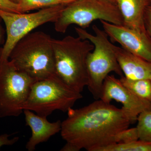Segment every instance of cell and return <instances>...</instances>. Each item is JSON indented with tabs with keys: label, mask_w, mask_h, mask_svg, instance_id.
<instances>
[{
	"label": "cell",
	"mask_w": 151,
	"mask_h": 151,
	"mask_svg": "<svg viewBox=\"0 0 151 151\" xmlns=\"http://www.w3.org/2000/svg\"><path fill=\"white\" fill-rule=\"evenodd\" d=\"M67 113L60 134L78 151H94L114 143L117 133L137 121L123 107L117 108L100 99L83 108H71Z\"/></svg>",
	"instance_id": "1"
},
{
	"label": "cell",
	"mask_w": 151,
	"mask_h": 151,
	"mask_svg": "<svg viewBox=\"0 0 151 151\" xmlns=\"http://www.w3.org/2000/svg\"><path fill=\"white\" fill-rule=\"evenodd\" d=\"M52 38L43 32L29 33L14 47L9 60L35 81L55 75Z\"/></svg>",
	"instance_id": "2"
},
{
	"label": "cell",
	"mask_w": 151,
	"mask_h": 151,
	"mask_svg": "<svg viewBox=\"0 0 151 151\" xmlns=\"http://www.w3.org/2000/svg\"><path fill=\"white\" fill-rule=\"evenodd\" d=\"M55 75L71 88L80 92L88 84L86 59L94 45L87 40L68 35L52 40Z\"/></svg>",
	"instance_id": "3"
},
{
	"label": "cell",
	"mask_w": 151,
	"mask_h": 151,
	"mask_svg": "<svg viewBox=\"0 0 151 151\" xmlns=\"http://www.w3.org/2000/svg\"><path fill=\"white\" fill-rule=\"evenodd\" d=\"M94 34L89 33L84 29L75 27L78 37L87 40L94 45L86 59L89 90L96 100L100 98L103 82L111 72H115L121 77L124 76L116 58L114 45L104 30L94 25Z\"/></svg>",
	"instance_id": "4"
},
{
	"label": "cell",
	"mask_w": 151,
	"mask_h": 151,
	"mask_svg": "<svg viewBox=\"0 0 151 151\" xmlns=\"http://www.w3.org/2000/svg\"><path fill=\"white\" fill-rule=\"evenodd\" d=\"M82 98L81 93L71 88L55 75L33 83L23 109L47 117L56 110L67 112Z\"/></svg>",
	"instance_id": "5"
},
{
	"label": "cell",
	"mask_w": 151,
	"mask_h": 151,
	"mask_svg": "<svg viewBox=\"0 0 151 151\" xmlns=\"http://www.w3.org/2000/svg\"><path fill=\"white\" fill-rule=\"evenodd\" d=\"M99 20L123 25V19L116 4L105 0H75L64 7L54 22L57 32L65 33L72 24L81 28Z\"/></svg>",
	"instance_id": "6"
},
{
	"label": "cell",
	"mask_w": 151,
	"mask_h": 151,
	"mask_svg": "<svg viewBox=\"0 0 151 151\" xmlns=\"http://www.w3.org/2000/svg\"><path fill=\"white\" fill-rule=\"evenodd\" d=\"M66 5H58L41 9L32 13H16L0 9V17L5 25L6 39L0 50V64L9 60L17 43L36 28L54 22Z\"/></svg>",
	"instance_id": "7"
},
{
	"label": "cell",
	"mask_w": 151,
	"mask_h": 151,
	"mask_svg": "<svg viewBox=\"0 0 151 151\" xmlns=\"http://www.w3.org/2000/svg\"><path fill=\"white\" fill-rule=\"evenodd\" d=\"M36 81L17 70L10 60L0 64V118L17 117Z\"/></svg>",
	"instance_id": "8"
},
{
	"label": "cell",
	"mask_w": 151,
	"mask_h": 151,
	"mask_svg": "<svg viewBox=\"0 0 151 151\" xmlns=\"http://www.w3.org/2000/svg\"><path fill=\"white\" fill-rule=\"evenodd\" d=\"M100 21L112 42L121 45L130 53L151 62V37L147 32H140L123 25Z\"/></svg>",
	"instance_id": "9"
},
{
	"label": "cell",
	"mask_w": 151,
	"mask_h": 151,
	"mask_svg": "<svg viewBox=\"0 0 151 151\" xmlns=\"http://www.w3.org/2000/svg\"><path fill=\"white\" fill-rule=\"evenodd\" d=\"M100 99L107 103L113 100L121 103L122 107L137 119L143 111L151 109V102L136 96L113 75H108L104 80Z\"/></svg>",
	"instance_id": "10"
},
{
	"label": "cell",
	"mask_w": 151,
	"mask_h": 151,
	"mask_svg": "<svg viewBox=\"0 0 151 151\" xmlns=\"http://www.w3.org/2000/svg\"><path fill=\"white\" fill-rule=\"evenodd\" d=\"M23 113L26 125L30 128L32 132L26 145L28 151H34L38 145L46 142L61 131L62 122L60 120L50 122L47 119V117L39 116L27 109L24 110Z\"/></svg>",
	"instance_id": "11"
},
{
	"label": "cell",
	"mask_w": 151,
	"mask_h": 151,
	"mask_svg": "<svg viewBox=\"0 0 151 151\" xmlns=\"http://www.w3.org/2000/svg\"><path fill=\"white\" fill-rule=\"evenodd\" d=\"M117 60L123 74L131 79L151 80V62L114 45Z\"/></svg>",
	"instance_id": "12"
},
{
	"label": "cell",
	"mask_w": 151,
	"mask_h": 151,
	"mask_svg": "<svg viewBox=\"0 0 151 151\" xmlns=\"http://www.w3.org/2000/svg\"><path fill=\"white\" fill-rule=\"evenodd\" d=\"M116 4L122 15L123 25L140 32H147L144 17L149 0H116Z\"/></svg>",
	"instance_id": "13"
},
{
	"label": "cell",
	"mask_w": 151,
	"mask_h": 151,
	"mask_svg": "<svg viewBox=\"0 0 151 151\" xmlns=\"http://www.w3.org/2000/svg\"><path fill=\"white\" fill-rule=\"evenodd\" d=\"M124 86L136 96L151 102V80L131 79L123 76L120 78Z\"/></svg>",
	"instance_id": "14"
},
{
	"label": "cell",
	"mask_w": 151,
	"mask_h": 151,
	"mask_svg": "<svg viewBox=\"0 0 151 151\" xmlns=\"http://www.w3.org/2000/svg\"><path fill=\"white\" fill-rule=\"evenodd\" d=\"M94 151H151V142L139 139L129 143H113Z\"/></svg>",
	"instance_id": "15"
},
{
	"label": "cell",
	"mask_w": 151,
	"mask_h": 151,
	"mask_svg": "<svg viewBox=\"0 0 151 151\" xmlns=\"http://www.w3.org/2000/svg\"><path fill=\"white\" fill-rule=\"evenodd\" d=\"M75 0H19L18 5L21 13L40 9L58 5H66Z\"/></svg>",
	"instance_id": "16"
},
{
	"label": "cell",
	"mask_w": 151,
	"mask_h": 151,
	"mask_svg": "<svg viewBox=\"0 0 151 151\" xmlns=\"http://www.w3.org/2000/svg\"><path fill=\"white\" fill-rule=\"evenodd\" d=\"M139 139L151 142V109L143 111L137 119Z\"/></svg>",
	"instance_id": "17"
},
{
	"label": "cell",
	"mask_w": 151,
	"mask_h": 151,
	"mask_svg": "<svg viewBox=\"0 0 151 151\" xmlns=\"http://www.w3.org/2000/svg\"><path fill=\"white\" fill-rule=\"evenodd\" d=\"M139 139L137 128H128L122 130L116 134L114 137V143H129Z\"/></svg>",
	"instance_id": "18"
},
{
	"label": "cell",
	"mask_w": 151,
	"mask_h": 151,
	"mask_svg": "<svg viewBox=\"0 0 151 151\" xmlns=\"http://www.w3.org/2000/svg\"><path fill=\"white\" fill-rule=\"evenodd\" d=\"M0 9L12 12L21 13L18 4L13 2L9 0H0Z\"/></svg>",
	"instance_id": "19"
},
{
	"label": "cell",
	"mask_w": 151,
	"mask_h": 151,
	"mask_svg": "<svg viewBox=\"0 0 151 151\" xmlns=\"http://www.w3.org/2000/svg\"><path fill=\"white\" fill-rule=\"evenodd\" d=\"M11 135L4 134L0 135V149L4 146L13 145L15 144L19 140V137L10 139Z\"/></svg>",
	"instance_id": "20"
},
{
	"label": "cell",
	"mask_w": 151,
	"mask_h": 151,
	"mask_svg": "<svg viewBox=\"0 0 151 151\" xmlns=\"http://www.w3.org/2000/svg\"><path fill=\"white\" fill-rule=\"evenodd\" d=\"M145 27L148 34L151 37V6H148L146 9L144 17Z\"/></svg>",
	"instance_id": "21"
},
{
	"label": "cell",
	"mask_w": 151,
	"mask_h": 151,
	"mask_svg": "<svg viewBox=\"0 0 151 151\" xmlns=\"http://www.w3.org/2000/svg\"><path fill=\"white\" fill-rule=\"evenodd\" d=\"M60 151H78V150L71 144L66 143Z\"/></svg>",
	"instance_id": "22"
},
{
	"label": "cell",
	"mask_w": 151,
	"mask_h": 151,
	"mask_svg": "<svg viewBox=\"0 0 151 151\" xmlns=\"http://www.w3.org/2000/svg\"><path fill=\"white\" fill-rule=\"evenodd\" d=\"M2 19L0 17V43L3 40L4 35V30L2 27L1 25Z\"/></svg>",
	"instance_id": "23"
},
{
	"label": "cell",
	"mask_w": 151,
	"mask_h": 151,
	"mask_svg": "<svg viewBox=\"0 0 151 151\" xmlns=\"http://www.w3.org/2000/svg\"><path fill=\"white\" fill-rule=\"evenodd\" d=\"M13 2L16 3V4H18L19 0H9Z\"/></svg>",
	"instance_id": "24"
},
{
	"label": "cell",
	"mask_w": 151,
	"mask_h": 151,
	"mask_svg": "<svg viewBox=\"0 0 151 151\" xmlns=\"http://www.w3.org/2000/svg\"><path fill=\"white\" fill-rule=\"evenodd\" d=\"M105 1H108L111 2L116 4V0H105Z\"/></svg>",
	"instance_id": "25"
},
{
	"label": "cell",
	"mask_w": 151,
	"mask_h": 151,
	"mask_svg": "<svg viewBox=\"0 0 151 151\" xmlns=\"http://www.w3.org/2000/svg\"><path fill=\"white\" fill-rule=\"evenodd\" d=\"M149 6H151V0H149Z\"/></svg>",
	"instance_id": "26"
}]
</instances>
